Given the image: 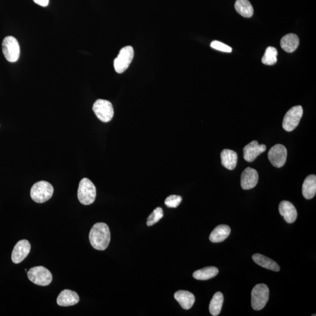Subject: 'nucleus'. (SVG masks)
Here are the masks:
<instances>
[{"mask_svg":"<svg viewBox=\"0 0 316 316\" xmlns=\"http://www.w3.org/2000/svg\"><path fill=\"white\" fill-rule=\"evenodd\" d=\"M111 234L109 227L104 222L93 225L89 233L91 245L97 250L104 251L110 244Z\"/></svg>","mask_w":316,"mask_h":316,"instance_id":"f257e3e1","label":"nucleus"},{"mask_svg":"<svg viewBox=\"0 0 316 316\" xmlns=\"http://www.w3.org/2000/svg\"><path fill=\"white\" fill-rule=\"evenodd\" d=\"M54 187L46 181H40L35 183L31 189V197L37 203L48 201L54 194Z\"/></svg>","mask_w":316,"mask_h":316,"instance_id":"f03ea898","label":"nucleus"},{"mask_svg":"<svg viewBox=\"0 0 316 316\" xmlns=\"http://www.w3.org/2000/svg\"><path fill=\"white\" fill-rule=\"evenodd\" d=\"M79 201L83 205H90L94 203L96 198V188L88 178H83L79 183L78 192Z\"/></svg>","mask_w":316,"mask_h":316,"instance_id":"7ed1b4c3","label":"nucleus"},{"mask_svg":"<svg viewBox=\"0 0 316 316\" xmlns=\"http://www.w3.org/2000/svg\"><path fill=\"white\" fill-rule=\"evenodd\" d=\"M269 297V290L265 284H258L251 293V305L255 310L263 309L267 303Z\"/></svg>","mask_w":316,"mask_h":316,"instance_id":"20e7f679","label":"nucleus"},{"mask_svg":"<svg viewBox=\"0 0 316 316\" xmlns=\"http://www.w3.org/2000/svg\"><path fill=\"white\" fill-rule=\"evenodd\" d=\"M29 280L35 285L46 286L51 284L52 281V275L48 269L42 266H35L27 272Z\"/></svg>","mask_w":316,"mask_h":316,"instance_id":"39448f33","label":"nucleus"},{"mask_svg":"<svg viewBox=\"0 0 316 316\" xmlns=\"http://www.w3.org/2000/svg\"><path fill=\"white\" fill-rule=\"evenodd\" d=\"M2 52L10 62H16L20 58V47L19 42L14 37H5L2 43Z\"/></svg>","mask_w":316,"mask_h":316,"instance_id":"423d86ee","label":"nucleus"},{"mask_svg":"<svg viewBox=\"0 0 316 316\" xmlns=\"http://www.w3.org/2000/svg\"><path fill=\"white\" fill-rule=\"evenodd\" d=\"M134 51L133 47L127 46L120 50L118 57L114 61L116 71L122 73L128 69L133 59Z\"/></svg>","mask_w":316,"mask_h":316,"instance_id":"0eeeda50","label":"nucleus"},{"mask_svg":"<svg viewBox=\"0 0 316 316\" xmlns=\"http://www.w3.org/2000/svg\"><path fill=\"white\" fill-rule=\"evenodd\" d=\"M93 110L102 122H109L113 118L114 108L109 101L102 99H98L93 104Z\"/></svg>","mask_w":316,"mask_h":316,"instance_id":"6e6552de","label":"nucleus"},{"mask_svg":"<svg viewBox=\"0 0 316 316\" xmlns=\"http://www.w3.org/2000/svg\"><path fill=\"white\" fill-rule=\"evenodd\" d=\"M303 113V110L301 105L291 108L284 117L282 123L284 130L288 132L294 130L299 124Z\"/></svg>","mask_w":316,"mask_h":316,"instance_id":"1a4fd4ad","label":"nucleus"},{"mask_svg":"<svg viewBox=\"0 0 316 316\" xmlns=\"http://www.w3.org/2000/svg\"><path fill=\"white\" fill-rule=\"evenodd\" d=\"M288 152L285 146L276 144L272 146L268 154V159L272 165L276 168H282L285 165Z\"/></svg>","mask_w":316,"mask_h":316,"instance_id":"9d476101","label":"nucleus"},{"mask_svg":"<svg viewBox=\"0 0 316 316\" xmlns=\"http://www.w3.org/2000/svg\"><path fill=\"white\" fill-rule=\"evenodd\" d=\"M31 245L28 240L22 239L18 242L12 252L11 259L14 263L23 261L30 253Z\"/></svg>","mask_w":316,"mask_h":316,"instance_id":"9b49d317","label":"nucleus"},{"mask_svg":"<svg viewBox=\"0 0 316 316\" xmlns=\"http://www.w3.org/2000/svg\"><path fill=\"white\" fill-rule=\"evenodd\" d=\"M266 149L265 145H260L257 140H253L243 149L244 159L247 162H253L257 156L264 152Z\"/></svg>","mask_w":316,"mask_h":316,"instance_id":"f8f14e48","label":"nucleus"},{"mask_svg":"<svg viewBox=\"0 0 316 316\" xmlns=\"http://www.w3.org/2000/svg\"><path fill=\"white\" fill-rule=\"evenodd\" d=\"M258 174L256 169L248 167L242 173L241 186L244 190L253 189L258 181Z\"/></svg>","mask_w":316,"mask_h":316,"instance_id":"ddd939ff","label":"nucleus"},{"mask_svg":"<svg viewBox=\"0 0 316 316\" xmlns=\"http://www.w3.org/2000/svg\"><path fill=\"white\" fill-rule=\"evenodd\" d=\"M279 211L280 215L283 217L288 223L291 224L296 220L297 210L291 202L286 200L281 201L279 206Z\"/></svg>","mask_w":316,"mask_h":316,"instance_id":"4468645a","label":"nucleus"},{"mask_svg":"<svg viewBox=\"0 0 316 316\" xmlns=\"http://www.w3.org/2000/svg\"><path fill=\"white\" fill-rule=\"evenodd\" d=\"M79 295L76 292L71 290L65 289L61 291L57 298V303L59 306L67 307L75 305L79 303Z\"/></svg>","mask_w":316,"mask_h":316,"instance_id":"2eb2a0df","label":"nucleus"},{"mask_svg":"<svg viewBox=\"0 0 316 316\" xmlns=\"http://www.w3.org/2000/svg\"><path fill=\"white\" fill-rule=\"evenodd\" d=\"M221 159L222 166L228 170H233L238 162V155L235 151L225 149L221 152Z\"/></svg>","mask_w":316,"mask_h":316,"instance_id":"dca6fc26","label":"nucleus"},{"mask_svg":"<svg viewBox=\"0 0 316 316\" xmlns=\"http://www.w3.org/2000/svg\"><path fill=\"white\" fill-rule=\"evenodd\" d=\"M176 300L183 309L189 310L195 302V297L192 293L186 291H178L174 295Z\"/></svg>","mask_w":316,"mask_h":316,"instance_id":"f3484780","label":"nucleus"},{"mask_svg":"<svg viewBox=\"0 0 316 316\" xmlns=\"http://www.w3.org/2000/svg\"><path fill=\"white\" fill-rule=\"evenodd\" d=\"M299 45V39L296 35L289 34L285 35L280 40V46L284 51L292 53L296 51Z\"/></svg>","mask_w":316,"mask_h":316,"instance_id":"a211bd4d","label":"nucleus"},{"mask_svg":"<svg viewBox=\"0 0 316 316\" xmlns=\"http://www.w3.org/2000/svg\"><path fill=\"white\" fill-rule=\"evenodd\" d=\"M231 228L227 225H219L216 227L211 233L209 238L214 243L224 241L230 236Z\"/></svg>","mask_w":316,"mask_h":316,"instance_id":"6ab92c4d","label":"nucleus"},{"mask_svg":"<svg viewBox=\"0 0 316 316\" xmlns=\"http://www.w3.org/2000/svg\"><path fill=\"white\" fill-rule=\"evenodd\" d=\"M302 193L304 198L307 200L315 197L316 193V175H309L305 178L303 184Z\"/></svg>","mask_w":316,"mask_h":316,"instance_id":"aec40b11","label":"nucleus"},{"mask_svg":"<svg viewBox=\"0 0 316 316\" xmlns=\"http://www.w3.org/2000/svg\"><path fill=\"white\" fill-rule=\"evenodd\" d=\"M253 259L257 264L262 266V268L269 269V270L278 272L280 270V266L274 260L269 258L263 255L259 254H254Z\"/></svg>","mask_w":316,"mask_h":316,"instance_id":"412c9836","label":"nucleus"},{"mask_svg":"<svg viewBox=\"0 0 316 316\" xmlns=\"http://www.w3.org/2000/svg\"><path fill=\"white\" fill-rule=\"evenodd\" d=\"M218 274V269L215 266H209L199 269L193 273V276L195 279L200 280H206L212 279Z\"/></svg>","mask_w":316,"mask_h":316,"instance_id":"4be33fe9","label":"nucleus"},{"mask_svg":"<svg viewBox=\"0 0 316 316\" xmlns=\"http://www.w3.org/2000/svg\"><path fill=\"white\" fill-rule=\"evenodd\" d=\"M235 8L237 13L245 18H250L253 16L254 9L248 0H237Z\"/></svg>","mask_w":316,"mask_h":316,"instance_id":"5701e85b","label":"nucleus"},{"mask_svg":"<svg viewBox=\"0 0 316 316\" xmlns=\"http://www.w3.org/2000/svg\"><path fill=\"white\" fill-rule=\"evenodd\" d=\"M223 301L224 296L222 293H216L210 303L209 310L211 315L217 316L220 313Z\"/></svg>","mask_w":316,"mask_h":316,"instance_id":"b1692460","label":"nucleus"},{"mask_svg":"<svg viewBox=\"0 0 316 316\" xmlns=\"http://www.w3.org/2000/svg\"><path fill=\"white\" fill-rule=\"evenodd\" d=\"M277 49L274 47L269 46L266 48L264 55L262 58V62L266 65H274L277 62Z\"/></svg>","mask_w":316,"mask_h":316,"instance_id":"393cba45","label":"nucleus"},{"mask_svg":"<svg viewBox=\"0 0 316 316\" xmlns=\"http://www.w3.org/2000/svg\"><path fill=\"white\" fill-rule=\"evenodd\" d=\"M163 212L162 208L157 207L148 217L146 224L148 226H152L159 221L161 218H163Z\"/></svg>","mask_w":316,"mask_h":316,"instance_id":"a878e982","label":"nucleus"},{"mask_svg":"<svg viewBox=\"0 0 316 316\" xmlns=\"http://www.w3.org/2000/svg\"><path fill=\"white\" fill-rule=\"evenodd\" d=\"M182 200L181 196L177 195H171L166 198L165 204L167 207L170 208H177Z\"/></svg>","mask_w":316,"mask_h":316,"instance_id":"bb28decb","label":"nucleus"},{"mask_svg":"<svg viewBox=\"0 0 316 316\" xmlns=\"http://www.w3.org/2000/svg\"><path fill=\"white\" fill-rule=\"evenodd\" d=\"M211 47L213 49L218 50V51L231 53L232 52V48L230 46L225 45V44L219 42L217 40H214L210 45Z\"/></svg>","mask_w":316,"mask_h":316,"instance_id":"cd10ccee","label":"nucleus"},{"mask_svg":"<svg viewBox=\"0 0 316 316\" xmlns=\"http://www.w3.org/2000/svg\"><path fill=\"white\" fill-rule=\"evenodd\" d=\"M36 4L42 6V7H46L49 4V0H33Z\"/></svg>","mask_w":316,"mask_h":316,"instance_id":"c85d7f7f","label":"nucleus"}]
</instances>
